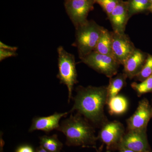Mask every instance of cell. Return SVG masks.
<instances>
[{
    "mask_svg": "<svg viewBox=\"0 0 152 152\" xmlns=\"http://www.w3.org/2000/svg\"><path fill=\"white\" fill-rule=\"evenodd\" d=\"M107 88L78 86L73 98L74 105L69 112L76 111L96 126L101 127L108 121L104 111L107 104Z\"/></svg>",
    "mask_w": 152,
    "mask_h": 152,
    "instance_id": "1",
    "label": "cell"
},
{
    "mask_svg": "<svg viewBox=\"0 0 152 152\" xmlns=\"http://www.w3.org/2000/svg\"><path fill=\"white\" fill-rule=\"evenodd\" d=\"M57 130L62 132L66 137L68 146H81L96 149L98 140L94 128L89 121L80 114L71 115L64 120Z\"/></svg>",
    "mask_w": 152,
    "mask_h": 152,
    "instance_id": "2",
    "label": "cell"
},
{
    "mask_svg": "<svg viewBox=\"0 0 152 152\" xmlns=\"http://www.w3.org/2000/svg\"><path fill=\"white\" fill-rule=\"evenodd\" d=\"M104 28L93 20H88L75 28V40L72 46L77 49L80 59L94 51Z\"/></svg>",
    "mask_w": 152,
    "mask_h": 152,
    "instance_id": "3",
    "label": "cell"
},
{
    "mask_svg": "<svg viewBox=\"0 0 152 152\" xmlns=\"http://www.w3.org/2000/svg\"><path fill=\"white\" fill-rule=\"evenodd\" d=\"M58 56V78L61 83L66 86L68 90V102L72 98L74 86L77 83V74L74 55L68 53L62 46L57 49Z\"/></svg>",
    "mask_w": 152,
    "mask_h": 152,
    "instance_id": "4",
    "label": "cell"
},
{
    "mask_svg": "<svg viewBox=\"0 0 152 152\" xmlns=\"http://www.w3.org/2000/svg\"><path fill=\"white\" fill-rule=\"evenodd\" d=\"M81 62L109 78L118 74L120 65L119 63L113 57L95 51L81 59Z\"/></svg>",
    "mask_w": 152,
    "mask_h": 152,
    "instance_id": "5",
    "label": "cell"
},
{
    "mask_svg": "<svg viewBox=\"0 0 152 152\" xmlns=\"http://www.w3.org/2000/svg\"><path fill=\"white\" fill-rule=\"evenodd\" d=\"M95 0H68L64 5L68 16L75 28L83 24L88 20V15L94 9Z\"/></svg>",
    "mask_w": 152,
    "mask_h": 152,
    "instance_id": "6",
    "label": "cell"
},
{
    "mask_svg": "<svg viewBox=\"0 0 152 152\" xmlns=\"http://www.w3.org/2000/svg\"><path fill=\"white\" fill-rule=\"evenodd\" d=\"M98 139L106 145L109 151L117 150L126 133L124 125L118 121L107 122L101 127Z\"/></svg>",
    "mask_w": 152,
    "mask_h": 152,
    "instance_id": "7",
    "label": "cell"
},
{
    "mask_svg": "<svg viewBox=\"0 0 152 152\" xmlns=\"http://www.w3.org/2000/svg\"><path fill=\"white\" fill-rule=\"evenodd\" d=\"M152 118V105L146 98L139 102L134 114L127 120V131H147V127Z\"/></svg>",
    "mask_w": 152,
    "mask_h": 152,
    "instance_id": "8",
    "label": "cell"
},
{
    "mask_svg": "<svg viewBox=\"0 0 152 152\" xmlns=\"http://www.w3.org/2000/svg\"><path fill=\"white\" fill-rule=\"evenodd\" d=\"M128 149L136 152L151 151L147 131H127L118 146L117 150Z\"/></svg>",
    "mask_w": 152,
    "mask_h": 152,
    "instance_id": "9",
    "label": "cell"
},
{
    "mask_svg": "<svg viewBox=\"0 0 152 152\" xmlns=\"http://www.w3.org/2000/svg\"><path fill=\"white\" fill-rule=\"evenodd\" d=\"M112 49L114 58L123 65L136 48L127 35L111 32Z\"/></svg>",
    "mask_w": 152,
    "mask_h": 152,
    "instance_id": "10",
    "label": "cell"
},
{
    "mask_svg": "<svg viewBox=\"0 0 152 152\" xmlns=\"http://www.w3.org/2000/svg\"><path fill=\"white\" fill-rule=\"evenodd\" d=\"M115 32L125 33L126 26L129 20L127 1L120 0L118 5L108 17Z\"/></svg>",
    "mask_w": 152,
    "mask_h": 152,
    "instance_id": "11",
    "label": "cell"
},
{
    "mask_svg": "<svg viewBox=\"0 0 152 152\" xmlns=\"http://www.w3.org/2000/svg\"><path fill=\"white\" fill-rule=\"evenodd\" d=\"M69 113H55L48 116L36 117L32 120L29 132H31L36 130H40L49 133L53 130H57L59 127L60 120L66 116Z\"/></svg>",
    "mask_w": 152,
    "mask_h": 152,
    "instance_id": "12",
    "label": "cell"
},
{
    "mask_svg": "<svg viewBox=\"0 0 152 152\" xmlns=\"http://www.w3.org/2000/svg\"><path fill=\"white\" fill-rule=\"evenodd\" d=\"M148 54L136 48L125 62L123 72L128 78H135L141 71L144 65Z\"/></svg>",
    "mask_w": 152,
    "mask_h": 152,
    "instance_id": "13",
    "label": "cell"
},
{
    "mask_svg": "<svg viewBox=\"0 0 152 152\" xmlns=\"http://www.w3.org/2000/svg\"><path fill=\"white\" fill-rule=\"evenodd\" d=\"M127 77L123 73L117 74L110 78L109 85L107 86V103L111 98L118 95L126 85Z\"/></svg>",
    "mask_w": 152,
    "mask_h": 152,
    "instance_id": "14",
    "label": "cell"
},
{
    "mask_svg": "<svg viewBox=\"0 0 152 152\" xmlns=\"http://www.w3.org/2000/svg\"><path fill=\"white\" fill-rule=\"evenodd\" d=\"M94 51L114 58L112 49L111 32L104 28Z\"/></svg>",
    "mask_w": 152,
    "mask_h": 152,
    "instance_id": "15",
    "label": "cell"
},
{
    "mask_svg": "<svg viewBox=\"0 0 152 152\" xmlns=\"http://www.w3.org/2000/svg\"><path fill=\"white\" fill-rule=\"evenodd\" d=\"M109 113L111 115H122L126 111L128 108V102L125 97L117 95L111 98L108 102Z\"/></svg>",
    "mask_w": 152,
    "mask_h": 152,
    "instance_id": "16",
    "label": "cell"
},
{
    "mask_svg": "<svg viewBox=\"0 0 152 152\" xmlns=\"http://www.w3.org/2000/svg\"><path fill=\"white\" fill-rule=\"evenodd\" d=\"M40 146L48 152H61L63 144L57 134L52 136L44 135L40 137Z\"/></svg>",
    "mask_w": 152,
    "mask_h": 152,
    "instance_id": "17",
    "label": "cell"
},
{
    "mask_svg": "<svg viewBox=\"0 0 152 152\" xmlns=\"http://www.w3.org/2000/svg\"><path fill=\"white\" fill-rule=\"evenodd\" d=\"M130 18L134 15L148 10L151 4L149 0H127Z\"/></svg>",
    "mask_w": 152,
    "mask_h": 152,
    "instance_id": "18",
    "label": "cell"
},
{
    "mask_svg": "<svg viewBox=\"0 0 152 152\" xmlns=\"http://www.w3.org/2000/svg\"><path fill=\"white\" fill-rule=\"evenodd\" d=\"M131 86L139 97L144 94L152 92V75L140 83L133 82Z\"/></svg>",
    "mask_w": 152,
    "mask_h": 152,
    "instance_id": "19",
    "label": "cell"
},
{
    "mask_svg": "<svg viewBox=\"0 0 152 152\" xmlns=\"http://www.w3.org/2000/svg\"><path fill=\"white\" fill-rule=\"evenodd\" d=\"M152 75V55L148 54L143 67L135 78L139 81H143Z\"/></svg>",
    "mask_w": 152,
    "mask_h": 152,
    "instance_id": "20",
    "label": "cell"
},
{
    "mask_svg": "<svg viewBox=\"0 0 152 152\" xmlns=\"http://www.w3.org/2000/svg\"><path fill=\"white\" fill-rule=\"evenodd\" d=\"M108 17L119 3L120 0H95Z\"/></svg>",
    "mask_w": 152,
    "mask_h": 152,
    "instance_id": "21",
    "label": "cell"
},
{
    "mask_svg": "<svg viewBox=\"0 0 152 152\" xmlns=\"http://www.w3.org/2000/svg\"><path fill=\"white\" fill-rule=\"evenodd\" d=\"M16 52L0 49V61H1L10 57L16 56Z\"/></svg>",
    "mask_w": 152,
    "mask_h": 152,
    "instance_id": "22",
    "label": "cell"
},
{
    "mask_svg": "<svg viewBox=\"0 0 152 152\" xmlns=\"http://www.w3.org/2000/svg\"><path fill=\"white\" fill-rule=\"evenodd\" d=\"M15 152H35L31 146L28 145H24L17 148Z\"/></svg>",
    "mask_w": 152,
    "mask_h": 152,
    "instance_id": "23",
    "label": "cell"
},
{
    "mask_svg": "<svg viewBox=\"0 0 152 152\" xmlns=\"http://www.w3.org/2000/svg\"><path fill=\"white\" fill-rule=\"evenodd\" d=\"M0 49H3L7 50L12 51L16 52L18 50V48L15 47H12L6 45L2 42H0Z\"/></svg>",
    "mask_w": 152,
    "mask_h": 152,
    "instance_id": "24",
    "label": "cell"
},
{
    "mask_svg": "<svg viewBox=\"0 0 152 152\" xmlns=\"http://www.w3.org/2000/svg\"><path fill=\"white\" fill-rule=\"evenodd\" d=\"M35 152H48L45 150L43 148H42V147L40 146V147H38L37 148V149Z\"/></svg>",
    "mask_w": 152,
    "mask_h": 152,
    "instance_id": "25",
    "label": "cell"
},
{
    "mask_svg": "<svg viewBox=\"0 0 152 152\" xmlns=\"http://www.w3.org/2000/svg\"><path fill=\"white\" fill-rule=\"evenodd\" d=\"M4 145V142L2 139H1V152H3V147Z\"/></svg>",
    "mask_w": 152,
    "mask_h": 152,
    "instance_id": "26",
    "label": "cell"
},
{
    "mask_svg": "<svg viewBox=\"0 0 152 152\" xmlns=\"http://www.w3.org/2000/svg\"><path fill=\"white\" fill-rule=\"evenodd\" d=\"M119 152H136L134 151H131V150L128 149H124L120 150Z\"/></svg>",
    "mask_w": 152,
    "mask_h": 152,
    "instance_id": "27",
    "label": "cell"
},
{
    "mask_svg": "<svg viewBox=\"0 0 152 152\" xmlns=\"http://www.w3.org/2000/svg\"><path fill=\"white\" fill-rule=\"evenodd\" d=\"M148 11H149L152 13V5H151V6H150L149 8L148 9Z\"/></svg>",
    "mask_w": 152,
    "mask_h": 152,
    "instance_id": "28",
    "label": "cell"
},
{
    "mask_svg": "<svg viewBox=\"0 0 152 152\" xmlns=\"http://www.w3.org/2000/svg\"><path fill=\"white\" fill-rule=\"evenodd\" d=\"M101 150H102V149H100L99 151H97V152H101ZM106 152H111V151H109V150H107V151H106Z\"/></svg>",
    "mask_w": 152,
    "mask_h": 152,
    "instance_id": "29",
    "label": "cell"
},
{
    "mask_svg": "<svg viewBox=\"0 0 152 152\" xmlns=\"http://www.w3.org/2000/svg\"><path fill=\"white\" fill-rule=\"evenodd\" d=\"M150 3H151V5H152V0H149Z\"/></svg>",
    "mask_w": 152,
    "mask_h": 152,
    "instance_id": "30",
    "label": "cell"
},
{
    "mask_svg": "<svg viewBox=\"0 0 152 152\" xmlns=\"http://www.w3.org/2000/svg\"><path fill=\"white\" fill-rule=\"evenodd\" d=\"M145 152H152L151 150V151H147Z\"/></svg>",
    "mask_w": 152,
    "mask_h": 152,
    "instance_id": "31",
    "label": "cell"
},
{
    "mask_svg": "<svg viewBox=\"0 0 152 152\" xmlns=\"http://www.w3.org/2000/svg\"><path fill=\"white\" fill-rule=\"evenodd\" d=\"M151 104L152 105V99L151 100Z\"/></svg>",
    "mask_w": 152,
    "mask_h": 152,
    "instance_id": "32",
    "label": "cell"
},
{
    "mask_svg": "<svg viewBox=\"0 0 152 152\" xmlns=\"http://www.w3.org/2000/svg\"><path fill=\"white\" fill-rule=\"evenodd\" d=\"M68 1V0H64V1Z\"/></svg>",
    "mask_w": 152,
    "mask_h": 152,
    "instance_id": "33",
    "label": "cell"
}]
</instances>
